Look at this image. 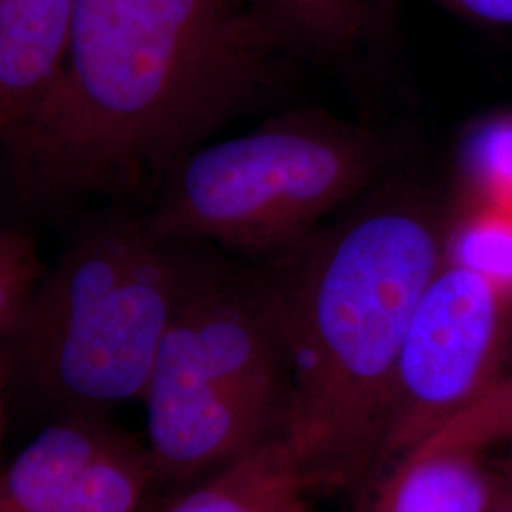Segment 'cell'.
Returning a JSON list of instances; mask_svg holds the SVG:
<instances>
[{"label":"cell","mask_w":512,"mask_h":512,"mask_svg":"<svg viewBox=\"0 0 512 512\" xmlns=\"http://www.w3.org/2000/svg\"><path fill=\"white\" fill-rule=\"evenodd\" d=\"M293 38L264 0H76L52 92L0 145L44 205L137 192L270 90Z\"/></svg>","instance_id":"1"},{"label":"cell","mask_w":512,"mask_h":512,"mask_svg":"<svg viewBox=\"0 0 512 512\" xmlns=\"http://www.w3.org/2000/svg\"><path fill=\"white\" fill-rule=\"evenodd\" d=\"M450 234L425 192L387 184L287 249L266 281L289 366L281 431L313 492L376 469L404 334Z\"/></svg>","instance_id":"2"},{"label":"cell","mask_w":512,"mask_h":512,"mask_svg":"<svg viewBox=\"0 0 512 512\" xmlns=\"http://www.w3.org/2000/svg\"><path fill=\"white\" fill-rule=\"evenodd\" d=\"M145 219H105L82 232L37 285L4 338L10 376L69 412L105 414L143 399L165 334L215 272Z\"/></svg>","instance_id":"3"},{"label":"cell","mask_w":512,"mask_h":512,"mask_svg":"<svg viewBox=\"0 0 512 512\" xmlns=\"http://www.w3.org/2000/svg\"><path fill=\"white\" fill-rule=\"evenodd\" d=\"M395 158L397 145L374 129L289 112L184 156L145 222L165 241L287 251L380 183Z\"/></svg>","instance_id":"4"},{"label":"cell","mask_w":512,"mask_h":512,"mask_svg":"<svg viewBox=\"0 0 512 512\" xmlns=\"http://www.w3.org/2000/svg\"><path fill=\"white\" fill-rule=\"evenodd\" d=\"M289 366L266 281L213 274L165 334L143 401L147 420L196 442L255 433L283 412Z\"/></svg>","instance_id":"5"},{"label":"cell","mask_w":512,"mask_h":512,"mask_svg":"<svg viewBox=\"0 0 512 512\" xmlns=\"http://www.w3.org/2000/svg\"><path fill=\"white\" fill-rule=\"evenodd\" d=\"M512 285L448 258L404 334L376 469L403 458L507 372Z\"/></svg>","instance_id":"6"},{"label":"cell","mask_w":512,"mask_h":512,"mask_svg":"<svg viewBox=\"0 0 512 512\" xmlns=\"http://www.w3.org/2000/svg\"><path fill=\"white\" fill-rule=\"evenodd\" d=\"M105 414L69 412L0 467V512H139L156 471Z\"/></svg>","instance_id":"7"},{"label":"cell","mask_w":512,"mask_h":512,"mask_svg":"<svg viewBox=\"0 0 512 512\" xmlns=\"http://www.w3.org/2000/svg\"><path fill=\"white\" fill-rule=\"evenodd\" d=\"M76 0H0V118L12 128L52 92L67 61Z\"/></svg>","instance_id":"8"},{"label":"cell","mask_w":512,"mask_h":512,"mask_svg":"<svg viewBox=\"0 0 512 512\" xmlns=\"http://www.w3.org/2000/svg\"><path fill=\"white\" fill-rule=\"evenodd\" d=\"M308 475L283 431L211 471L164 512H308Z\"/></svg>","instance_id":"9"},{"label":"cell","mask_w":512,"mask_h":512,"mask_svg":"<svg viewBox=\"0 0 512 512\" xmlns=\"http://www.w3.org/2000/svg\"><path fill=\"white\" fill-rule=\"evenodd\" d=\"M495 484L482 452L412 450L385 469L366 512H486Z\"/></svg>","instance_id":"10"},{"label":"cell","mask_w":512,"mask_h":512,"mask_svg":"<svg viewBox=\"0 0 512 512\" xmlns=\"http://www.w3.org/2000/svg\"><path fill=\"white\" fill-rule=\"evenodd\" d=\"M294 44L315 50H346L365 33L370 0H264Z\"/></svg>","instance_id":"11"},{"label":"cell","mask_w":512,"mask_h":512,"mask_svg":"<svg viewBox=\"0 0 512 512\" xmlns=\"http://www.w3.org/2000/svg\"><path fill=\"white\" fill-rule=\"evenodd\" d=\"M497 444L512 448V370H507L478 401L440 425L414 450L486 452Z\"/></svg>","instance_id":"12"},{"label":"cell","mask_w":512,"mask_h":512,"mask_svg":"<svg viewBox=\"0 0 512 512\" xmlns=\"http://www.w3.org/2000/svg\"><path fill=\"white\" fill-rule=\"evenodd\" d=\"M442 8L488 25H512V0H431Z\"/></svg>","instance_id":"13"},{"label":"cell","mask_w":512,"mask_h":512,"mask_svg":"<svg viewBox=\"0 0 512 512\" xmlns=\"http://www.w3.org/2000/svg\"><path fill=\"white\" fill-rule=\"evenodd\" d=\"M29 256H37L31 239L25 238L19 232L0 230V266L18 262Z\"/></svg>","instance_id":"14"},{"label":"cell","mask_w":512,"mask_h":512,"mask_svg":"<svg viewBox=\"0 0 512 512\" xmlns=\"http://www.w3.org/2000/svg\"><path fill=\"white\" fill-rule=\"evenodd\" d=\"M8 378H10V370H8L4 351L0 349V440H2V429H4V387Z\"/></svg>","instance_id":"15"},{"label":"cell","mask_w":512,"mask_h":512,"mask_svg":"<svg viewBox=\"0 0 512 512\" xmlns=\"http://www.w3.org/2000/svg\"><path fill=\"white\" fill-rule=\"evenodd\" d=\"M401 0H370V6H372V12H376L378 16H384V14H391L397 6H399Z\"/></svg>","instance_id":"16"},{"label":"cell","mask_w":512,"mask_h":512,"mask_svg":"<svg viewBox=\"0 0 512 512\" xmlns=\"http://www.w3.org/2000/svg\"><path fill=\"white\" fill-rule=\"evenodd\" d=\"M507 482L511 484L512 488V456L511 459H509V463H507Z\"/></svg>","instance_id":"17"},{"label":"cell","mask_w":512,"mask_h":512,"mask_svg":"<svg viewBox=\"0 0 512 512\" xmlns=\"http://www.w3.org/2000/svg\"><path fill=\"white\" fill-rule=\"evenodd\" d=\"M6 129H8V124L4 122V118H0V141H2V135H4Z\"/></svg>","instance_id":"18"}]
</instances>
